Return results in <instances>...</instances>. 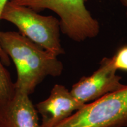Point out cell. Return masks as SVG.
Instances as JSON below:
<instances>
[{
  "mask_svg": "<svg viewBox=\"0 0 127 127\" xmlns=\"http://www.w3.org/2000/svg\"><path fill=\"white\" fill-rule=\"evenodd\" d=\"M0 45L15 65V91L30 95L46 77H59L63 73V64L57 56L20 33L1 31Z\"/></svg>",
  "mask_w": 127,
  "mask_h": 127,
  "instance_id": "cell-1",
  "label": "cell"
},
{
  "mask_svg": "<svg viewBox=\"0 0 127 127\" xmlns=\"http://www.w3.org/2000/svg\"><path fill=\"white\" fill-rule=\"evenodd\" d=\"M1 20L13 24L21 34L55 56L65 54L60 41V22L56 17L41 15L29 7L9 1Z\"/></svg>",
  "mask_w": 127,
  "mask_h": 127,
  "instance_id": "cell-2",
  "label": "cell"
},
{
  "mask_svg": "<svg viewBox=\"0 0 127 127\" xmlns=\"http://www.w3.org/2000/svg\"><path fill=\"white\" fill-rule=\"evenodd\" d=\"M87 0H27L21 5L36 12L48 9L60 17V29L64 34L75 42L96 37L99 24L85 7Z\"/></svg>",
  "mask_w": 127,
  "mask_h": 127,
  "instance_id": "cell-3",
  "label": "cell"
},
{
  "mask_svg": "<svg viewBox=\"0 0 127 127\" xmlns=\"http://www.w3.org/2000/svg\"><path fill=\"white\" fill-rule=\"evenodd\" d=\"M127 127V85L84 104L53 127Z\"/></svg>",
  "mask_w": 127,
  "mask_h": 127,
  "instance_id": "cell-4",
  "label": "cell"
},
{
  "mask_svg": "<svg viewBox=\"0 0 127 127\" xmlns=\"http://www.w3.org/2000/svg\"><path fill=\"white\" fill-rule=\"evenodd\" d=\"M117 71L112 57H104L97 70L91 75L82 77L72 85L71 93L78 101L85 104L121 90L127 85L121 83Z\"/></svg>",
  "mask_w": 127,
  "mask_h": 127,
  "instance_id": "cell-5",
  "label": "cell"
},
{
  "mask_svg": "<svg viewBox=\"0 0 127 127\" xmlns=\"http://www.w3.org/2000/svg\"><path fill=\"white\" fill-rule=\"evenodd\" d=\"M84 105L64 85L55 84L50 96L35 106L38 113L41 116L39 127H54Z\"/></svg>",
  "mask_w": 127,
  "mask_h": 127,
  "instance_id": "cell-6",
  "label": "cell"
},
{
  "mask_svg": "<svg viewBox=\"0 0 127 127\" xmlns=\"http://www.w3.org/2000/svg\"><path fill=\"white\" fill-rule=\"evenodd\" d=\"M38 113L26 94L15 91L11 99L0 103L1 127H39Z\"/></svg>",
  "mask_w": 127,
  "mask_h": 127,
  "instance_id": "cell-7",
  "label": "cell"
},
{
  "mask_svg": "<svg viewBox=\"0 0 127 127\" xmlns=\"http://www.w3.org/2000/svg\"><path fill=\"white\" fill-rule=\"evenodd\" d=\"M15 93V84L4 64L0 60V103L5 102Z\"/></svg>",
  "mask_w": 127,
  "mask_h": 127,
  "instance_id": "cell-8",
  "label": "cell"
},
{
  "mask_svg": "<svg viewBox=\"0 0 127 127\" xmlns=\"http://www.w3.org/2000/svg\"><path fill=\"white\" fill-rule=\"evenodd\" d=\"M112 58L117 70L120 69L127 71V45L119 49Z\"/></svg>",
  "mask_w": 127,
  "mask_h": 127,
  "instance_id": "cell-9",
  "label": "cell"
},
{
  "mask_svg": "<svg viewBox=\"0 0 127 127\" xmlns=\"http://www.w3.org/2000/svg\"><path fill=\"white\" fill-rule=\"evenodd\" d=\"M9 1V0H0V21L1 20V15L3 9H4V7ZM0 32H1V31H0ZM0 60L5 65L9 66L10 65V58L8 56L7 54L2 50L1 45H0Z\"/></svg>",
  "mask_w": 127,
  "mask_h": 127,
  "instance_id": "cell-10",
  "label": "cell"
},
{
  "mask_svg": "<svg viewBox=\"0 0 127 127\" xmlns=\"http://www.w3.org/2000/svg\"><path fill=\"white\" fill-rule=\"evenodd\" d=\"M26 1L27 0H9L10 2L17 5H21L24 2Z\"/></svg>",
  "mask_w": 127,
  "mask_h": 127,
  "instance_id": "cell-11",
  "label": "cell"
},
{
  "mask_svg": "<svg viewBox=\"0 0 127 127\" xmlns=\"http://www.w3.org/2000/svg\"><path fill=\"white\" fill-rule=\"evenodd\" d=\"M120 1L121 2L122 4L123 5L124 7L126 8V16H127V0H120Z\"/></svg>",
  "mask_w": 127,
  "mask_h": 127,
  "instance_id": "cell-12",
  "label": "cell"
},
{
  "mask_svg": "<svg viewBox=\"0 0 127 127\" xmlns=\"http://www.w3.org/2000/svg\"><path fill=\"white\" fill-rule=\"evenodd\" d=\"M0 127H1V125H0Z\"/></svg>",
  "mask_w": 127,
  "mask_h": 127,
  "instance_id": "cell-13",
  "label": "cell"
}]
</instances>
